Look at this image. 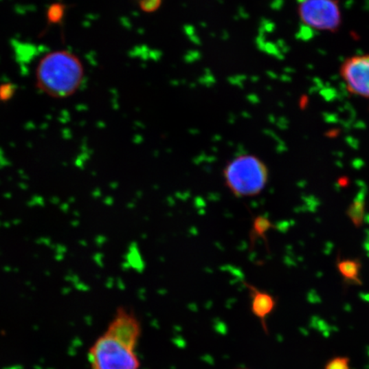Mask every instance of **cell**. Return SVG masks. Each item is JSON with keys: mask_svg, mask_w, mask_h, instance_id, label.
I'll return each instance as SVG.
<instances>
[{"mask_svg": "<svg viewBox=\"0 0 369 369\" xmlns=\"http://www.w3.org/2000/svg\"><path fill=\"white\" fill-rule=\"evenodd\" d=\"M85 69L78 56L68 50L49 52L35 70L36 87L56 100L71 97L82 87Z\"/></svg>", "mask_w": 369, "mask_h": 369, "instance_id": "1", "label": "cell"}, {"mask_svg": "<svg viewBox=\"0 0 369 369\" xmlns=\"http://www.w3.org/2000/svg\"><path fill=\"white\" fill-rule=\"evenodd\" d=\"M224 184L235 198H253L268 186V165L254 154H242L228 161L223 170Z\"/></svg>", "mask_w": 369, "mask_h": 369, "instance_id": "2", "label": "cell"}, {"mask_svg": "<svg viewBox=\"0 0 369 369\" xmlns=\"http://www.w3.org/2000/svg\"><path fill=\"white\" fill-rule=\"evenodd\" d=\"M92 369H139L140 361L135 350L122 346L105 335L89 349Z\"/></svg>", "mask_w": 369, "mask_h": 369, "instance_id": "3", "label": "cell"}, {"mask_svg": "<svg viewBox=\"0 0 369 369\" xmlns=\"http://www.w3.org/2000/svg\"><path fill=\"white\" fill-rule=\"evenodd\" d=\"M298 14L304 24L318 30L335 32L341 24V12L337 0H302Z\"/></svg>", "mask_w": 369, "mask_h": 369, "instance_id": "4", "label": "cell"}, {"mask_svg": "<svg viewBox=\"0 0 369 369\" xmlns=\"http://www.w3.org/2000/svg\"><path fill=\"white\" fill-rule=\"evenodd\" d=\"M142 333V323L135 313L131 309L119 307L104 335L135 350Z\"/></svg>", "mask_w": 369, "mask_h": 369, "instance_id": "5", "label": "cell"}, {"mask_svg": "<svg viewBox=\"0 0 369 369\" xmlns=\"http://www.w3.org/2000/svg\"><path fill=\"white\" fill-rule=\"evenodd\" d=\"M341 76L351 93L369 98V54L348 58L341 67Z\"/></svg>", "mask_w": 369, "mask_h": 369, "instance_id": "6", "label": "cell"}, {"mask_svg": "<svg viewBox=\"0 0 369 369\" xmlns=\"http://www.w3.org/2000/svg\"><path fill=\"white\" fill-rule=\"evenodd\" d=\"M244 286L248 290L252 315L261 322L265 332H268L267 319L275 311L277 305L276 297L268 291L259 289L255 284L246 282V281L244 282Z\"/></svg>", "mask_w": 369, "mask_h": 369, "instance_id": "7", "label": "cell"}, {"mask_svg": "<svg viewBox=\"0 0 369 369\" xmlns=\"http://www.w3.org/2000/svg\"><path fill=\"white\" fill-rule=\"evenodd\" d=\"M361 262L358 258H339L337 269L342 276L344 282L349 286H361Z\"/></svg>", "mask_w": 369, "mask_h": 369, "instance_id": "8", "label": "cell"}, {"mask_svg": "<svg viewBox=\"0 0 369 369\" xmlns=\"http://www.w3.org/2000/svg\"><path fill=\"white\" fill-rule=\"evenodd\" d=\"M275 228V224L268 216L263 215L254 216L252 217L251 230L249 233V248L254 249L256 242L262 240L269 249L268 235L270 230Z\"/></svg>", "mask_w": 369, "mask_h": 369, "instance_id": "9", "label": "cell"}, {"mask_svg": "<svg viewBox=\"0 0 369 369\" xmlns=\"http://www.w3.org/2000/svg\"><path fill=\"white\" fill-rule=\"evenodd\" d=\"M347 216L351 223L356 227H360L363 225L365 216V196L364 192H360L354 201L351 203L347 210Z\"/></svg>", "mask_w": 369, "mask_h": 369, "instance_id": "10", "label": "cell"}, {"mask_svg": "<svg viewBox=\"0 0 369 369\" xmlns=\"http://www.w3.org/2000/svg\"><path fill=\"white\" fill-rule=\"evenodd\" d=\"M67 10H68V5L62 2H56L49 5L47 10V15H45L47 16V27L52 25L62 27Z\"/></svg>", "mask_w": 369, "mask_h": 369, "instance_id": "11", "label": "cell"}, {"mask_svg": "<svg viewBox=\"0 0 369 369\" xmlns=\"http://www.w3.org/2000/svg\"><path fill=\"white\" fill-rule=\"evenodd\" d=\"M16 90V86L12 82L1 84L0 85V102L6 103V102L12 100L13 97L15 96Z\"/></svg>", "mask_w": 369, "mask_h": 369, "instance_id": "12", "label": "cell"}, {"mask_svg": "<svg viewBox=\"0 0 369 369\" xmlns=\"http://www.w3.org/2000/svg\"><path fill=\"white\" fill-rule=\"evenodd\" d=\"M323 369H350V360L347 357H335L325 364Z\"/></svg>", "mask_w": 369, "mask_h": 369, "instance_id": "13", "label": "cell"}, {"mask_svg": "<svg viewBox=\"0 0 369 369\" xmlns=\"http://www.w3.org/2000/svg\"><path fill=\"white\" fill-rule=\"evenodd\" d=\"M161 2L163 0H139V5L142 12L153 13L159 9Z\"/></svg>", "mask_w": 369, "mask_h": 369, "instance_id": "14", "label": "cell"}, {"mask_svg": "<svg viewBox=\"0 0 369 369\" xmlns=\"http://www.w3.org/2000/svg\"><path fill=\"white\" fill-rule=\"evenodd\" d=\"M338 183L340 186H342V188H346V186L349 185V179L347 177H341L338 181Z\"/></svg>", "mask_w": 369, "mask_h": 369, "instance_id": "15", "label": "cell"}]
</instances>
